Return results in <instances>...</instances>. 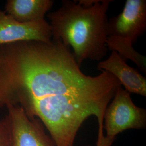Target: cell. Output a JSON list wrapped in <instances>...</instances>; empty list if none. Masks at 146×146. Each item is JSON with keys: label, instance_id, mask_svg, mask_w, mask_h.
<instances>
[{"label": "cell", "instance_id": "8fae6325", "mask_svg": "<svg viewBox=\"0 0 146 146\" xmlns=\"http://www.w3.org/2000/svg\"></svg>", "mask_w": 146, "mask_h": 146}, {"label": "cell", "instance_id": "5b68a950", "mask_svg": "<svg viewBox=\"0 0 146 146\" xmlns=\"http://www.w3.org/2000/svg\"><path fill=\"white\" fill-rule=\"evenodd\" d=\"M146 29V0H127L122 11L108 21V36L124 38L133 44Z\"/></svg>", "mask_w": 146, "mask_h": 146}, {"label": "cell", "instance_id": "ba28073f", "mask_svg": "<svg viewBox=\"0 0 146 146\" xmlns=\"http://www.w3.org/2000/svg\"><path fill=\"white\" fill-rule=\"evenodd\" d=\"M54 3L52 0H8L5 11L21 23L34 22L45 20Z\"/></svg>", "mask_w": 146, "mask_h": 146}, {"label": "cell", "instance_id": "52a82bcc", "mask_svg": "<svg viewBox=\"0 0 146 146\" xmlns=\"http://www.w3.org/2000/svg\"><path fill=\"white\" fill-rule=\"evenodd\" d=\"M98 69L111 74L131 93L146 96V78L115 52H111L107 60L100 62Z\"/></svg>", "mask_w": 146, "mask_h": 146}, {"label": "cell", "instance_id": "3957f363", "mask_svg": "<svg viewBox=\"0 0 146 146\" xmlns=\"http://www.w3.org/2000/svg\"><path fill=\"white\" fill-rule=\"evenodd\" d=\"M146 110L134 104L129 92L120 87L107 107L104 117L106 135L96 146H111L116 136L131 129H145Z\"/></svg>", "mask_w": 146, "mask_h": 146}, {"label": "cell", "instance_id": "7a4b0ae2", "mask_svg": "<svg viewBox=\"0 0 146 146\" xmlns=\"http://www.w3.org/2000/svg\"><path fill=\"white\" fill-rule=\"evenodd\" d=\"M112 2L98 0L94 5L84 7L76 1L63 0L58 10L48 14L52 38L72 48L80 67L86 60L100 61L106 55L107 12Z\"/></svg>", "mask_w": 146, "mask_h": 146}, {"label": "cell", "instance_id": "30bf717a", "mask_svg": "<svg viewBox=\"0 0 146 146\" xmlns=\"http://www.w3.org/2000/svg\"><path fill=\"white\" fill-rule=\"evenodd\" d=\"M0 146H11L9 123L7 116L0 120Z\"/></svg>", "mask_w": 146, "mask_h": 146}, {"label": "cell", "instance_id": "9c48e42d", "mask_svg": "<svg viewBox=\"0 0 146 146\" xmlns=\"http://www.w3.org/2000/svg\"><path fill=\"white\" fill-rule=\"evenodd\" d=\"M106 44L110 50L118 54L125 61L131 60L143 72L146 73V56L136 51L130 40L120 37L108 36Z\"/></svg>", "mask_w": 146, "mask_h": 146}, {"label": "cell", "instance_id": "6da1fadb", "mask_svg": "<svg viewBox=\"0 0 146 146\" xmlns=\"http://www.w3.org/2000/svg\"><path fill=\"white\" fill-rule=\"evenodd\" d=\"M122 86L108 72L85 75L59 40L0 46V108L19 106L47 128L55 146H74L84 121L94 116L102 141L105 110Z\"/></svg>", "mask_w": 146, "mask_h": 146}, {"label": "cell", "instance_id": "8992f818", "mask_svg": "<svg viewBox=\"0 0 146 146\" xmlns=\"http://www.w3.org/2000/svg\"><path fill=\"white\" fill-rule=\"evenodd\" d=\"M52 38L50 26L46 20L21 23L0 11V46L28 41L49 42Z\"/></svg>", "mask_w": 146, "mask_h": 146}, {"label": "cell", "instance_id": "277c9868", "mask_svg": "<svg viewBox=\"0 0 146 146\" xmlns=\"http://www.w3.org/2000/svg\"><path fill=\"white\" fill-rule=\"evenodd\" d=\"M7 108L11 146H55L40 120L29 118L19 106Z\"/></svg>", "mask_w": 146, "mask_h": 146}]
</instances>
